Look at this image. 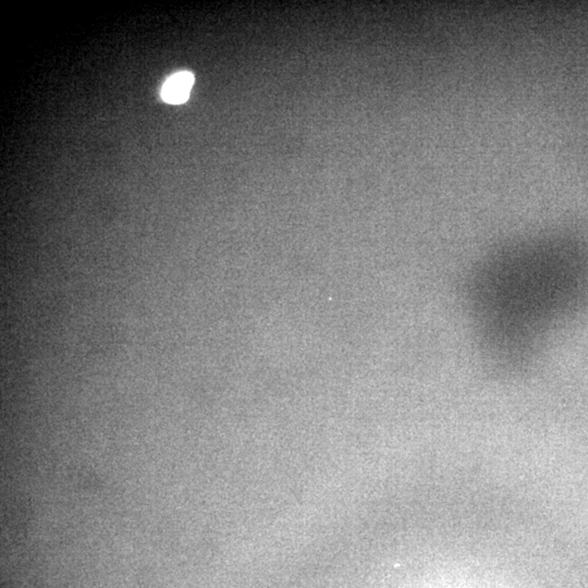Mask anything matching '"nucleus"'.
Wrapping results in <instances>:
<instances>
[{
    "instance_id": "f257e3e1",
    "label": "nucleus",
    "mask_w": 588,
    "mask_h": 588,
    "mask_svg": "<svg viewBox=\"0 0 588 588\" xmlns=\"http://www.w3.org/2000/svg\"><path fill=\"white\" fill-rule=\"evenodd\" d=\"M192 73L180 72L171 77L163 87V98L171 104H180L187 101L190 89L193 85Z\"/></svg>"
}]
</instances>
